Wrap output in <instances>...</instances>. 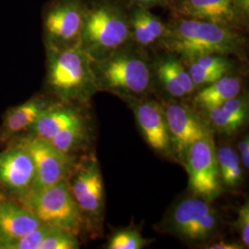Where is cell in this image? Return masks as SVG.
<instances>
[{
    "instance_id": "7c38bea8",
    "label": "cell",
    "mask_w": 249,
    "mask_h": 249,
    "mask_svg": "<svg viewBox=\"0 0 249 249\" xmlns=\"http://www.w3.org/2000/svg\"><path fill=\"white\" fill-rule=\"evenodd\" d=\"M131 106L147 143L161 154L170 153L172 144L163 108L153 101L134 102Z\"/></svg>"
},
{
    "instance_id": "5b68a950",
    "label": "cell",
    "mask_w": 249,
    "mask_h": 249,
    "mask_svg": "<svg viewBox=\"0 0 249 249\" xmlns=\"http://www.w3.org/2000/svg\"><path fill=\"white\" fill-rule=\"evenodd\" d=\"M43 223L79 235L87 227L67 180L30 193L21 202Z\"/></svg>"
},
{
    "instance_id": "5bb4252c",
    "label": "cell",
    "mask_w": 249,
    "mask_h": 249,
    "mask_svg": "<svg viewBox=\"0 0 249 249\" xmlns=\"http://www.w3.org/2000/svg\"><path fill=\"white\" fill-rule=\"evenodd\" d=\"M50 104L43 97L35 96L18 106L10 107L0 124V146L6 145L17 136L27 133Z\"/></svg>"
},
{
    "instance_id": "ac0fdd59",
    "label": "cell",
    "mask_w": 249,
    "mask_h": 249,
    "mask_svg": "<svg viewBox=\"0 0 249 249\" xmlns=\"http://www.w3.org/2000/svg\"><path fill=\"white\" fill-rule=\"evenodd\" d=\"M241 88L242 81L239 78L224 75L221 79L200 89L196 93L194 102L200 108L208 111L239 95Z\"/></svg>"
},
{
    "instance_id": "f546056e",
    "label": "cell",
    "mask_w": 249,
    "mask_h": 249,
    "mask_svg": "<svg viewBox=\"0 0 249 249\" xmlns=\"http://www.w3.org/2000/svg\"><path fill=\"white\" fill-rule=\"evenodd\" d=\"M237 230L241 234L243 245L245 247L249 246V202L245 203L239 209L238 217L236 221Z\"/></svg>"
},
{
    "instance_id": "8fae6325",
    "label": "cell",
    "mask_w": 249,
    "mask_h": 249,
    "mask_svg": "<svg viewBox=\"0 0 249 249\" xmlns=\"http://www.w3.org/2000/svg\"><path fill=\"white\" fill-rule=\"evenodd\" d=\"M169 130L172 150L184 159L189 147L203 138L209 128L194 111L182 104L171 103L163 109Z\"/></svg>"
},
{
    "instance_id": "d6986e66",
    "label": "cell",
    "mask_w": 249,
    "mask_h": 249,
    "mask_svg": "<svg viewBox=\"0 0 249 249\" xmlns=\"http://www.w3.org/2000/svg\"><path fill=\"white\" fill-rule=\"evenodd\" d=\"M89 140V127L85 119L71 124L56 134L49 142L64 153L73 155L81 150Z\"/></svg>"
},
{
    "instance_id": "9c48e42d",
    "label": "cell",
    "mask_w": 249,
    "mask_h": 249,
    "mask_svg": "<svg viewBox=\"0 0 249 249\" xmlns=\"http://www.w3.org/2000/svg\"><path fill=\"white\" fill-rule=\"evenodd\" d=\"M35 179V163L25 144L14 138L0 151L1 193L21 203L31 193Z\"/></svg>"
},
{
    "instance_id": "e0dca14e",
    "label": "cell",
    "mask_w": 249,
    "mask_h": 249,
    "mask_svg": "<svg viewBox=\"0 0 249 249\" xmlns=\"http://www.w3.org/2000/svg\"><path fill=\"white\" fill-rule=\"evenodd\" d=\"M213 210L210 203L199 196L186 198L172 210L167 223L169 230L180 236L183 231Z\"/></svg>"
},
{
    "instance_id": "4fadbf2b",
    "label": "cell",
    "mask_w": 249,
    "mask_h": 249,
    "mask_svg": "<svg viewBox=\"0 0 249 249\" xmlns=\"http://www.w3.org/2000/svg\"><path fill=\"white\" fill-rule=\"evenodd\" d=\"M42 223L24 205L5 197L0 205V249H8L10 244L22 238Z\"/></svg>"
},
{
    "instance_id": "7a4b0ae2",
    "label": "cell",
    "mask_w": 249,
    "mask_h": 249,
    "mask_svg": "<svg viewBox=\"0 0 249 249\" xmlns=\"http://www.w3.org/2000/svg\"><path fill=\"white\" fill-rule=\"evenodd\" d=\"M46 48V85L64 103H84L99 89L93 61L77 45Z\"/></svg>"
},
{
    "instance_id": "30bf717a",
    "label": "cell",
    "mask_w": 249,
    "mask_h": 249,
    "mask_svg": "<svg viewBox=\"0 0 249 249\" xmlns=\"http://www.w3.org/2000/svg\"><path fill=\"white\" fill-rule=\"evenodd\" d=\"M30 151L35 163V179L32 192L67 180L76 162L73 155L57 150L48 141L30 134L17 136Z\"/></svg>"
},
{
    "instance_id": "8992f818",
    "label": "cell",
    "mask_w": 249,
    "mask_h": 249,
    "mask_svg": "<svg viewBox=\"0 0 249 249\" xmlns=\"http://www.w3.org/2000/svg\"><path fill=\"white\" fill-rule=\"evenodd\" d=\"M67 182L87 227L101 224L105 208V191L98 161L90 157L76 160Z\"/></svg>"
},
{
    "instance_id": "277c9868",
    "label": "cell",
    "mask_w": 249,
    "mask_h": 249,
    "mask_svg": "<svg viewBox=\"0 0 249 249\" xmlns=\"http://www.w3.org/2000/svg\"><path fill=\"white\" fill-rule=\"evenodd\" d=\"M99 89L126 95H141L151 86V69L142 55L118 49L93 61Z\"/></svg>"
},
{
    "instance_id": "ba28073f",
    "label": "cell",
    "mask_w": 249,
    "mask_h": 249,
    "mask_svg": "<svg viewBox=\"0 0 249 249\" xmlns=\"http://www.w3.org/2000/svg\"><path fill=\"white\" fill-rule=\"evenodd\" d=\"M87 6L83 0H54L43 16L45 47L60 48L80 43Z\"/></svg>"
},
{
    "instance_id": "cb8c5ba5",
    "label": "cell",
    "mask_w": 249,
    "mask_h": 249,
    "mask_svg": "<svg viewBox=\"0 0 249 249\" xmlns=\"http://www.w3.org/2000/svg\"><path fill=\"white\" fill-rule=\"evenodd\" d=\"M80 242L74 232L53 227L42 242L39 249H78Z\"/></svg>"
},
{
    "instance_id": "f1b7e54d",
    "label": "cell",
    "mask_w": 249,
    "mask_h": 249,
    "mask_svg": "<svg viewBox=\"0 0 249 249\" xmlns=\"http://www.w3.org/2000/svg\"><path fill=\"white\" fill-rule=\"evenodd\" d=\"M192 60L207 70L222 72L225 75L231 71V62L228 58L225 57V55L210 54V55L199 56V57H196Z\"/></svg>"
},
{
    "instance_id": "603a6c76",
    "label": "cell",
    "mask_w": 249,
    "mask_h": 249,
    "mask_svg": "<svg viewBox=\"0 0 249 249\" xmlns=\"http://www.w3.org/2000/svg\"><path fill=\"white\" fill-rule=\"evenodd\" d=\"M207 112L212 124L221 133L231 135L236 132L246 122L245 119L231 115L221 106L213 107Z\"/></svg>"
},
{
    "instance_id": "83f0119b",
    "label": "cell",
    "mask_w": 249,
    "mask_h": 249,
    "mask_svg": "<svg viewBox=\"0 0 249 249\" xmlns=\"http://www.w3.org/2000/svg\"><path fill=\"white\" fill-rule=\"evenodd\" d=\"M133 12L142 21L143 24L148 29V31L155 38L156 41L161 39L166 31V26L163 24L160 18L153 15L149 9L141 6L134 9Z\"/></svg>"
},
{
    "instance_id": "4316f807",
    "label": "cell",
    "mask_w": 249,
    "mask_h": 249,
    "mask_svg": "<svg viewBox=\"0 0 249 249\" xmlns=\"http://www.w3.org/2000/svg\"><path fill=\"white\" fill-rule=\"evenodd\" d=\"M188 62H189V67L187 71L193 80L196 88L210 85L225 75L222 72L207 70L193 60H190Z\"/></svg>"
},
{
    "instance_id": "6da1fadb",
    "label": "cell",
    "mask_w": 249,
    "mask_h": 249,
    "mask_svg": "<svg viewBox=\"0 0 249 249\" xmlns=\"http://www.w3.org/2000/svg\"><path fill=\"white\" fill-rule=\"evenodd\" d=\"M160 40L168 51L187 61L210 54H238L244 46L231 27L195 18H179L166 26Z\"/></svg>"
},
{
    "instance_id": "484cf974",
    "label": "cell",
    "mask_w": 249,
    "mask_h": 249,
    "mask_svg": "<svg viewBox=\"0 0 249 249\" xmlns=\"http://www.w3.org/2000/svg\"><path fill=\"white\" fill-rule=\"evenodd\" d=\"M53 228V226L42 223L38 228L30 231L22 238L10 244L8 249H39L42 242Z\"/></svg>"
},
{
    "instance_id": "d6a6232c",
    "label": "cell",
    "mask_w": 249,
    "mask_h": 249,
    "mask_svg": "<svg viewBox=\"0 0 249 249\" xmlns=\"http://www.w3.org/2000/svg\"><path fill=\"white\" fill-rule=\"evenodd\" d=\"M245 247H241L239 244L235 243H227V242H218L214 243L211 247H209L210 249H242Z\"/></svg>"
},
{
    "instance_id": "3957f363",
    "label": "cell",
    "mask_w": 249,
    "mask_h": 249,
    "mask_svg": "<svg viewBox=\"0 0 249 249\" xmlns=\"http://www.w3.org/2000/svg\"><path fill=\"white\" fill-rule=\"evenodd\" d=\"M131 36L124 13L107 3L87 7L80 45L96 61L121 49Z\"/></svg>"
},
{
    "instance_id": "4dcf8cb0",
    "label": "cell",
    "mask_w": 249,
    "mask_h": 249,
    "mask_svg": "<svg viewBox=\"0 0 249 249\" xmlns=\"http://www.w3.org/2000/svg\"><path fill=\"white\" fill-rule=\"evenodd\" d=\"M239 151H240L241 162L245 168H249V136L245 137L239 143Z\"/></svg>"
},
{
    "instance_id": "2e32d148",
    "label": "cell",
    "mask_w": 249,
    "mask_h": 249,
    "mask_svg": "<svg viewBox=\"0 0 249 249\" xmlns=\"http://www.w3.org/2000/svg\"><path fill=\"white\" fill-rule=\"evenodd\" d=\"M178 11L184 18L229 27L237 15L232 0H181Z\"/></svg>"
},
{
    "instance_id": "7402d4cb",
    "label": "cell",
    "mask_w": 249,
    "mask_h": 249,
    "mask_svg": "<svg viewBox=\"0 0 249 249\" xmlns=\"http://www.w3.org/2000/svg\"><path fill=\"white\" fill-rule=\"evenodd\" d=\"M219 225V216L215 210L206 214L200 220L183 231L180 237L188 242H201L207 240L213 234Z\"/></svg>"
},
{
    "instance_id": "1f68e13d",
    "label": "cell",
    "mask_w": 249,
    "mask_h": 249,
    "mask_svg": "<svg viewBox=\"0 0 249 249\" xmlns=\"http://www.w3.org/2000/svg\"><path fill=\"white\" fill-rule=\"evenodd\" d=\"M236 13L248 15L249 10V0H232Z\"/></svg>"
},
{
    "instance_id": "44dd1931",
    "label": "cell",
    "mask_w": 249,
    "mask_h": 249,
    "mask_svg": "<svg viewBox=\"0 0 249 249\" xmlns=\"http://www.w3.org/2000/svg\"><path fill=\"white\" fill-rule=\"evenodd\" d=\"M157 75L163 88L171 96L178 98L187 96L176 70L175 57L171 56L161 60L157 67Z\"/></svg>"
},
{
    "instance_id": "9a60e30c",
    "label": "cell",
    "mask_w": 249,
    "mask_h": 249,
    "mask_svg": "<svg viewBox=\"0 0 249 249\" xmlns=\"http://www.w3.org/2000/svg\"><path fill=\"white\" fill-rule=\"evenodd\" d=\"M83 119L82 113L73 104L51 103L27 133L49 142L56 134Z\"/></svg>"
},
{
    "instance_id": "ffe728a7",
    "label": "cell",
    "mask_w": 249,
    "mask_h": 249,
    "mask_svg": "<svg viewBox=\"0 0 249 249\" xmlns=\"http://www.w3.org/2000/svg\"><path fill=\"white\" fill-rule=\"evenodd\" d=\"M222 183L227 187H236L243 179L239 155L230 147H221L216 151Z\"/></svg>"
},
{
    "instance_id": "836d02e7",
    "label": "cell",
    "mask_w": 249,
    "mask_h": 249,
    "mask_svg": "<svg viewBox=\"0 0 249 249\" xmlns=\"http://www.w3.org/2000/svg\"><path fill=\"white\" fill-rule=\"evenodd\" d=\"M133 1H135L137 4H139V6L148 9L150 7L164 4L167 0H133Z\"/></svg>"
},
{
    "instance_id": "52a82bcc",
    "label": "cell",
    "mask_w": 249,
    "mask_h": 249,
    "mask_svg": "<svg viewBox=\"0 0 249 249\" xmlns=\"http://www.w3.org/2000/svg\"><path fill=\"white\" fill-rule=\"evenodd\" d=\"M184 159L190 190L207 201H212L220 196L222 181L213 135L208 132L203 138L193 143Z\"/></svg>"
},
{
    "instance_id": "d4e9b609",
    "label": "cell",
    "mask_w": 249,
    "mask_h": 249,
    "mask_svg": "<svg viewBox=\"0 0 249 249\" xmlns=\"http://www.w3.org/2000/svg\"><path fill=\"white\" fill-rule=\"evenodd\" d=\"M148 241L143 238L140 231L132 229H124L115 232L109 239L108 249H142L148 245Z\"/></svg>"
},
{
    "instance_id": "e575fe53",
    "label": "cell",
    "mask_w": 249,
    "mask_h": 249,
    "mask_svg": "<svg viewBox=\"0 0 249 249\" xmlns=\"http://www.w3.org/2000/svg\"><path fill=\"white\" fill-rule=\"evenodd\" d=\"M6 196H4L2 193H0V205H1V202H2V200L5 198Z\"/></svg>"
}]
</instances>
